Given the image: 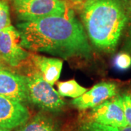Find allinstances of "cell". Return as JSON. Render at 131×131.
<instances>
[{
    "mask_svg": "<svg viewBox=\"0 0 131 131\" xmlns=\"http://www.w3.org/2000/svg\"><path fill=\"white\" fill-rule=\"evenodd\" d=\"M17 29L24 49L63 59L91 56L87 34L71 9L64 14L23 21L17 25Z\"/></svg>",
    "mask_w": 131,
    "mask_h": 131,
    "instance_id": "obj_1",
    "label": "cell"
},
{
    "mask_svg": "<svg viewBox=\"0 0 131 131\" xmlns=\"http://www.w3.org/2000/svg\"><path fill=\"white\" fill-rule=\"evenodd\" d=\"M86 34L97 49L114 50L128 20V0H86L81 9Z\"/></svg>",
    "mask_w": 131,
    "mask_h": 131,
    "instance_id": "obj_2",
    "label": "cell"
},
{
    "mask_svg": "<svg viewBox=\"0 0 131 131\" xmlns=\"http://www.w3.org/2000/svg\"><path fill=\"white\" fill-rule=\"evenodd\" d=\"M27 86L28 101L44 111L58 112L65 106L61 95L43 78L37 69L25 76Z\"/></svg>",
    "mask_w": 131,
    "mask_h": 131,
    "instance_id": "obj_3",
    "label": "cell"
},
{
    "mask_svg": "<svg viewBox=\"0 0 131 131\" xmlns=\"http://www.w3.org/2000/svg\"><path fill=\"white\" fill-rule=\"evenodd\" d=\"M15 14L20 20L31 21L51 15L64 14L67 5L63 0H23L13 2Z\"/></svg>",
    "mask_w": 131,
    "mask_h": 131,
    "instance_id": "obj_4",
    "label": "cell"
},
{
    "mask_svg": "<svg viewBox=\"0 0 131 131\" xmlns=\"http://www.w3.org/2000/svg\"><path fill=\"white\" fill-rule=\"evenodd\" d=\"M29 56V52L21 46L20 36L17 28L11 25L0 31V60L13 67H17Z\"/></svg>",
    "mask_w": 131,
    "mask_h": 131,
    "instance_id": "obj_5",
    "label": "cell"
},
{
    "mask_svg": "<svg viewBox=\"0 0 131 131\" xmlns=\"http://www.w3.org/2000/svg\"><path fill=\"white\" fill-rule=\"evenodd\" d=\"M90 121L112 127H123L127 123L122 106V96H117L107 100L93 108L90 114Z\"/></svg>",
    "mask_w": 131,
    "mask_h": 131,
    "instance_id": "obj_6",
    "label": "cell"
},
{
    "mask_svg": "<svg viewBox=\"0 0 131 131\" xmlns=\"http://www.w3.org/2000/svg\"><path fill=\"white\" fill-rule=\"evenodd\" d=\"M28 108L20 101L0 95V127L12 130L27 122Z\"/></svg>",
    "mask_w": 131,
    "mask_h": 131,
    "instance_id": "obj_7",
    "label": "cell"
},
{
    "mask_svg": "<svg viewBox=\"0 0 131 131\" xmlns=\"http://www.w3.org/2000/svg\"><path fill=\"white\" fill-rule=\"evenodd\" d=\"M0 95L21 103L28 101L25 76L0 66Z\"/></svg>",
    "mask_w": 131,
    "mask_h": 131,
    "instance_id": "obj_8",
    "label": "cell"
},
{
    "mask_svg": "<svg viewBox=\"0 0 131 131\" xmlns=\"http://www.w3.org/2000/svg\"><path fill=\"white\" fill-rule=\"evenodd\" d=\"M117 94V85L112 82H101L95 84L83 95L72 101V104L81 110L94 108Z\"/></svg>",
    "mask_w": 131,
    "mask_h": 131,
    "instance_id": "obj_9",
    "label": "cell"
},
{
    "mask_svg": "<svg viewBox=\"0 0 131 131\" xmlns=\"http://www.w3.org/2000/svg\"><path fill=\"white\" fill-rule=\"evenodd\" d=\"M30 60L35 69L42 74L43 78L51 85L55 84L60 78L63 68V61L56 58L31 55Z\"/></svg>",
    "mask_w": 131,
    "mask_h": 131,
    "instance_id": "obj_10",
    "label": "cell"
},
{
    "mask_svg": "<svg viewBox=\"0 0 131 131\" xmlns=\"http://www.w3.org/2000/svg\"><path fill=\"white\" fill-rule=\"evenodd\" d=\"M16 131H60L59 127L51 117L39 113L31 119L20 126Z\"/></svg>",
    "mask_w": 131,
    "mask_h": 131,
    "instance_id": "obj_11",
    "label": "cell"
},
{
    "mask_svg": "<svg viewBox=\"0 0 131 131\" xmlns=\"http://www.w3.org/2000/svg\"><path fill=\"white\" fill-rule=\"evenodd\" d=\"M58 93L61 96L73 98L80 97L88 90L85 88L81 86L74 80L58 82Z\"/></svg>",
    "mask_w": 131,
    "mask_h": 131,
    "instance_id": "obj_12",
    "label": "cell"
},
{
    "mask_svg": "<svg viewBox=\"0 0 131 131\" xmlns=\"http://www.w3.org/2000/svg\"><path fill=\"white\" fill-rule=\"evenodd\" d=\"M11 26L9 7L7 1L0 0V31Z\"/></svg>",
    "mask_w": 131,
    "mask_h": 131,
    "instance_id": "obj_13",
    "label": "cell"
},
{
    "mask_svg": "<svg viewBox=\"0 0 131 131\" xmlns=\"http://www.w3.org/2000/svg\"><path fill=\"white\" fill-rule=\"evenodd\" d=\"M114 65L118 70H127L131 66V56L127 52H120L114 58Z\"/></svg>",
    "mask_w": 131,
    "mask_h": 131,
    "instance_id": "obj_14",
    "label": "cell"
},
{
    "mask_svg": "<svg viewBox=\"0 0 131 131\" xmlns=\"http://www.w3.org/2000/svg\"><path fill=\"white\" fill-rule=\"evenodd\" d=\"M126 34L123 50L131 53V0L128 1V20L126 25Z\"/></svg>",
    "mask_w": 131,
    "mask_h": 131,
    "instance_id": "obj_15",
    "label": "cell"
},
{
    "mask_svg": "<svg viewBox=\"0 0 131 131\" xmlns=\"http://www.w3.org/2000/svg\"><path fill=\"white\" fill-rule=\"evenodd\" d=\"M122 106L125 114V117L128 125H131V97L125 95L122 96Z\"/></svg>",
    "mask_w": 131,
    "mask_h": 131,
    "instance_id": "obj_16",
    "label": "cell"
},
{
    "mask_svg": "<svg viewBox=\"0 0 131 131\" xmlns=\"http://www.w3.org/2000/svg\"><path fill=\"white\" fill-rule=\"evenodd\" d=\"M77 131H107V130L103 125L93 121H88L81 125Z\"/></svg>",
    "mask_w": 131,
    "mask_h": 131,
    "instance_id": "obj_17",
    "label": "cell"
},
{
    "mask_svg": "<svg viewBox=\"0 0 131 131\" xmlns=\"http://www.w3.org/2000/svg\"><path fill=\"white\" fill-rule=\"evenodd\" d=\"M107 131H131V125L123 127H112L104 125Z\"/></svg>",
    "mask_w": 131,
    "mask_h": 131,
    "instance_id": "obj_18",
    "label": "cell"
},
{
    "mask_svg": "<svg viewBox=\"0 0 131 131\" xmlns=\"http://www.w3.org/2000/svg\"><path fill=\"white\" fill-rule=\"evenodd\" d=\"M71 1H73L74 2H77V3H80V2H84L86 0H71Z\"/></svg>",
    "mask_w": 131,
    "mask_h": 131,
    "instance_id": "obj_19",
    "label": "cell"
},
{
    "mask_svg": "<svg viewBox=\"0 0 131 131\" xmlns=\"http://www.w3.org/2000/svg\"><path fill=\"white\" fill-rule=\"evenodd\" d=\"M11 130L9 129H5V128H2V127H0V131H10Z\"/></svg>",
    "mask_w": 131,
    "mask_h": 131,
    "instance_id": "obj_20",
    "label": "cell"
},
{
    "mask_svg": "<svg viewBox=\"0 0 131 131\" xmlns=\"http://www.w3.org/2000/svg\"><path fill=\"white\" fill-rule=\"evenodd\" d=\"M5 1H13V2H16V1H23V0H5Z\"/></svg>",
    "mask_w": 131,
    "mask_h": 131,
    "instance_id": "obj_21",
    "label": "cell"
},
{
    "mask_svg": "<svg viewBox=\"0 0 131 131\" xmlns=\"http://www.w3.org/2000/svg\"><path fill=\"white\" fill-rule=\"evenodd\" d=\"M130 97H131V96H130Z\"/></svg>",
    "mask_w": 131,
    "mask_h": 131,
    "instance_id": "obj_22",
    "label": "cell"
}]
</instances>
